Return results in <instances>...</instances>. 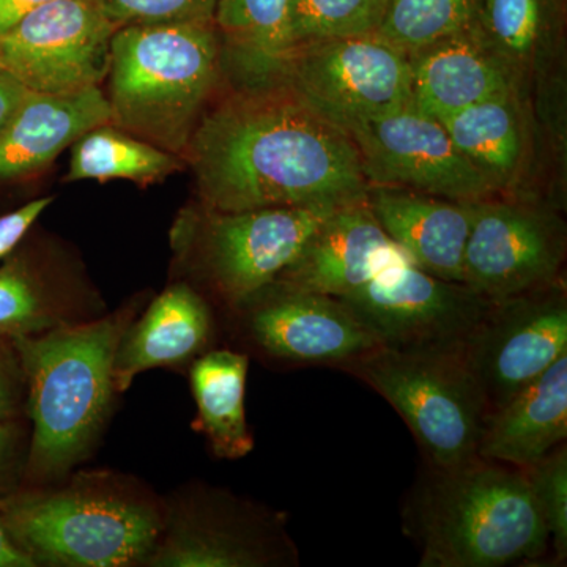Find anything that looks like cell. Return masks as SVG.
<instances>
[{"label":"cell","mask_w":567,"mask_h":567,"mask_svg":"<svg viewBox=\"0 0 567 567\" xmlns=\"http://www.w3.org/2000/svg\"><path fill=\"white\" fill-rule=\"evenodd\" d=\"M192 155L215 213L338 208L368 197L352 137L278 84L251 87L205 115Z\"/></svg>","instance_id":"obj_1"},{"label":"cell","mask_w":567,"mask_h":567,"mask_svg":"<svg viewBox=\"0 0 567 567\" xmlns=\"http://www.w3.org/2000/svg\"><path fill=\"white\" fill-rule=\"evenodd\" d=\"M423 567H503L535 561L548 548L524 468L475 457L427 466L404 513Z\"/></svg>","instance_id":"obj_2"},{"label":"cell","mask_w":567,"mask_h":567,"mask_svg":"<svg viewBox=\"0 0 567 567\" xmlns=\"http://www.w3.org/2000/svg\"><path fill=\"white\" fill-rule=\"evenodd\" d=\"M130 322L128 315H115L11 338L33 423L28 458L32 477L61 476L87 453L110 409L115 354Z\"/></svg>","instance_id":"obj_3"},{"label":"cell","mask_w":567,"mask_h":567,"mask_svg":"<svg viewBox=\"0 0 567 567\" xmlns=\"http://www.w3.org/2000/svg\"><path fill=\"white\" fill-rule=\"evenodd\" d=\"M215 24L122 25L111 43L112 122L181 151L218 76Z\"/></svg>","instance_id":"obj_4"},{"label":"cell","mask_w":567,"mask_h":567,"mask_svg":"<svg viewBox=\"0 0 567 567\" xmlns=\"http://www.w3.org/2000/svg\"><path fill=\"white\" fill-rule=\"evenodd\" d=\"M339 369L393 406L415 436L427 466L451 468L477 457L487 406L465 349L380 346Z\"/></svg>","instance_id":"obj_5"},{"label":"cell","mask_w":567,"mask_h":567,"mask_svg":"<svg viewBox=\"0 0 567 567\" xmlns=\"http://www.w3.org/2000/svg\"><path fill=\"white\" fill-rule=\"evenodd\" d=\"M0 520L35 566L134 565L151 557L162 533L152 507L89 488L0 496Z\"/></svg>","instance_id":"obj_6"},{"label":"cell","mask_w":567,"mask_h":567,"mask_svg":"<svg viewBox=\"0 0 567 567\" xmlns=\"http://www.w3.org/2000/svg\"><path fill=\"white\" fill-rule=\"evenodd\" d=\"M274 84L346 133L357 123L413 106L405 52L375 33L298 44Z\"/></svg>","instance_id":"obj_7"},{"label":"cell","mask_w":567,"mask_h":567,"mask_svg":"<svg viewBox=\"0 0 567 567\" xmlns=\"http://www.w3.org/2000/svg\"><path fill=\"white\" fill-rule=\"evenodd\" d=\"M472 207L465 286L499 301L561 279L567 233L555 208L529 196H496Z\"/></svg>","instance_id":"obj_8"},{"label":"cell","mask_w":567,"mask_h":567,"mask_svg":"<svg viewBox=\"0 0 567 567\" xmlns=\"http://www.w3.org/2000/svg\"><path fill=\"white\" fill-rule=\"evenodd\" d=\"M339 300L380 346L399 350L465 349L492 305L464 282L436 278L410 259Z\"/></svg>","instance_id":"obj_9"},{"label":"cell","mask_w":567,"mask_h":567,"mask_svg":"<svg viewBox=\"0 0 567 567\" xmlns=\"http://www.w3.org/2000/svg\"><path fill=\"white\" fill-rule=\"evenodd\" d=\"M117 29L100 0H52L0 33V70L32 92L95 87L110 73Z\"/></svg>","instance_id":"obj_10"},{"label":"cell","mask_w":567,"mask_h":567,"mask_svg":"<svg viewBox=\"0 0 567 567\" xmlns=\"http://www.w3.org/2000/svg\"><path fill=\"white\" fill-rule=\"evenodd\" d=\"M567 353V290L563 279L492 301L465 346L487 416Z\"/></svg>","instance_id":"obj_11"},{"label":"cell","mask_w":567,"mask_h":567,"mask_svg":"<svg viewBox=\"0 0 567 567\" xmlns=\"http://www.w3.org/2000/svg\"><path fill=\"white\" fill-rule=\"evenodd\" d=\"M347 134L369 185L398 186L458 203L496 197L445 125L413 106L357 123Z\"/></svg>","instance_id":"obj_12"},{"label":"cell","mask_w":567,"mask_h":567,"mask_svg":"<svg viewBox=\"0 0 567 567\" xmlns=\"http://www.w3.org/2000/svg\"><path fill=\"white\" fill-rule=\"evenodd\" d=\"M334 208L274 207L212 212L204 235L205 260L224 297L241 305L275 282L298 259Z\"/></svg>","instance_id":"obj_13"},{"label":"cell","mask_w":567,"mask_h":567,"mask_svg":"<svg viewBox=\"0 0 567 567\" xmlns=\"http://www.w3.org/2000/svg\"><path fill=\"white\" fill-rule=\"evenodd\" d=\"M248 306L249 333L278 360L297 364L342 365L380 347L339 298L275 281L254 293Z\"/></svg>","instance_id":"obj_14"},{"label":"cell","mask_w":567,"mask_h":567,"mask_svg":"<svg viewBox=\"0 0 567 567\" xmlns=\"http://www.w3.org/2000/svg\"><path fill=\"white\" fill-rule=\"evenodd\" d=\"M470 31L532 111L565 100V0H481Z\"/></svg>","instance_id":"obj_15"},{"label":"cell","mask_w":567,"mask_h":567,"mask_svg":"<svg viewBox=\"0 0 567 567\" xmlns=\"http://www.w3.org/2000/svg\"><path fill=\"white\" fill-rule=\"evenodd\" d=\"M404 259L410 257L388 237L363 199L328 213L276 281L341 298Z\"/></svg>","instance_id":"obj_16"},{"label":"cell","mask_w":567,"mask_h":567,"mask_svg":"<svg viewBox=\"0 0 567 567\" xmlns=\"http://www.w3.org/2000/svg\"><path fill=\"white\" fill-rule=\"evenodd\" d=\"M365 199L388 237L416 267L446 281L464 282L473 203L382 185H369Z\"/></svg>","instance_id":"obj_17"},{"label":"cell","mask_w":567,"mask_h":567,"mask_svg":"<svg viewBox=\"0 0 567 567\" xmlns=\"http://www.w3.org/2000/svg\"><path fill=\"white\" fill-rule=\"evenodd\" d=\"M112 122L100 85L71 93L28 91L0 132V181L35 173L96 126Z\"/></svg>","instance_id":"obj_18"},{"label":"cell","mask_w":567,"mask_h":567,"mask_svg":"<svg viewBox=\"0 0 567 567\" xmlns=\"http://www.w3.org/2000/svg\"><path fill=\"white\" fill-rule=\"evenodd\" d=\"M535 122L529 104L507 92L451 115L443 125L496 196H524Z\"/></svg>","instance_id":"obj_19"},{"label":"cell","mask_w":567,"mask_h":567,"mask_svg":"<svg viewBox=\"0 0 567 567\" xmlns=\"http://www.w3.org/2000/svg\"><path fill=\"white\" fill-rule=\"evenodd\" d=\"M406 59L413 107L442 123L473 104L514 92L472 31L425 44Z\"/></svg>","instance_id":"obj_20"},{"label":"cell","mask_w":567,"mask_h":567,"mask_svg":"<svg viewBox=\"0 0 567 567\" xmlns=\"http://www.w3.org/2000/svg\"><path fill=\"white\" fill-rule=\"evenodd\" d=\"M566 439L567 353L487 416L477 457L527 468Z\"/></svg>","instance_id":"obj_21"},{"label":"cell","mask_w":567,"mask_h":567,"mask_svg":"<svg viewBox=\"0 0 567 567\" xmlns=\"http://www.w3.org/2000/svg\"><path fill=\"white\" fill-rule=\"evenodd\" d=\"M289 550L270 524L234 506L183 522L148 559L169 567H260L286 561Z\"/></svg>","instance_id":"obj_22"},{"label":"cell","mask_w":567,"mask_h":567,"mask_svg":"<svg viewBox=\"0 0 567 567\" xmlns=\"http://www.w3.org/2000/svg\"><path fill=\"white\" fill-rule=\"evenodd\" d=\"M210 311L185 284L164 290L141 322L123 334L114 363V390L125 391L134 377L159 365L183 363L210 336Z\"/></svg>","instance_id":"obj_23"},{"label":"cell","mask_w":567,"mask_h":567,"mask_svg":"<svg viewBox=\"0 0 567 567\" xmlns=\"http://www.w3.org/2000/svg\"><path fill=\"white\" fill-rule=\"evenodd\" d=\"M248 365V357L233 350H213L193 365L196 427L207 435L215 456L226 461L245 457L254 447L245 410Z\"/></svg>","instance_id":"obj_24"},{"label":"cell","mask_w":567,"mask_h":567,"mask_svg":"<svg viewBox=\"0 0 567 567\" xmlns=\"http://www.w3.org/2000/svg\"><path fill=\"white\" fill-rule=\"evenodd\" d=\"M290 0H218L216 31L223 33L251 87L274 84L292 51Z\"/></svg>","instance_id":"obj_25"},{"label":"cell","mask_w":567,"mask_h":567,"mask_svg":"<svg viewBox=\"0 0 567 567\" xmlns=\"http://www.w3.org/2000/svg\"><path fill=\"white\" fill-rule=\"evenodd\" d=\"M177 167V159L162 148L102 125L85 133L74 144L66 182L87 178L153 181L174 173Z\"/></svg>","instance_id":"obj_26"},{"label":"cell","mask_w":567,"mask_h":567,"mask_svg":"<svg viewBox=\"0 0 567 567\" xmlns=\"http://www.w3.org/2000/svg\"><path fill=\"white\" fill-rule=\"evenodd\" d=\"M481 0H386L375 35L398 50H420L454 33L470 31Z\"/></svg>","instance_id":"obj_27"},{"label":"cell","mask_w":567,"mask_h":567,"mask_svg":"<svg viewBox=\"0 0 567 567\" xmlns=\"http://www.w3.org/2000/svg\"><path fill=\"white\" fill-rule=\"evenodd\" d=\"M386 0H290L292 48L309 41L372 35L385 13Z\"/></svg>","instance_id":"obj_28"},{"label":"cell","mask_w":567,"mask_h":567,"mask_svg":"<svg viewBox=\"0 0 567 567\" xmlns=\"http://www.w3.org/2000/svg\"><path fill=\"white\" fill-rule=\"evenodd\" d=\"M537 511L554 546L557 561L567 557V450L566 443L524 468Z\"/></svg>","instance_id":"obj_29"},{"label":"cell","mask_w":567,"mask_h":567,"mask_svg":"<svg viewBox=\"0 0 567 567\" xmlns=\"http://www.w3.org/2000/svg\"><path fill=\"white\" fill-rule=\"evenodd\" d=\"M61 323L31 276L18 267L0 270V334L43 333Z\"/></svg>","instance_id":"obj_30"},{"label":"cell","mask_w":567,"mask_h":567,"mask_svg":"<svg viewBox=\"0 0 567 567\" xmlns=\"http://www.w3.org/2000/svg\"><path fill=\"white\" fill-rule=\"evenodd\" d=\"M107 17L117 24H215L218 0H100Z\"/></svg>","instance_id":"obj_31"},{"label":"cell","mask_w":567,"mask_h":567,"mask_svg":"<svg viewBox=\"0 0 567 567\" xmlns=\"http://www.w3.org/2000/svg\"><path fill=\"white\" fill-rule=\"evenodd\" d=\"M28 402L20 354L9 336L0 334V423L17 421Z\"/></svg>","instance_id":"obj_32"},{"label":"cell","mask_w":567,"mask_h":567,"mask_svg":"<svg viewBox=\"0 0 567 567\" xmlns=\"http://www.w3.org/2000/svg\"><path fill=\"white\" fill-rule=\"evenodd\" d=\"M54 197H40L18 210L0 216V260L9 256L22 240L41 213L47 210Z\"/></svg>","instance_id":"obj_33"},{"label":"cell","mask_w":567,"mask_h":567,"mask_svg":"<svg viewBox=\"0 0 567 567\" xmlns=\"http://www.w3.org/2000/svg\"><path fill=\"white\" fill-rule=\"evenodd\" d=\"M21 431L17 421L0 423V496L7 495V487L17 473L21 453Z\"/></svg>","instance_id":"obj_34"},{"label":"cell","mask_w":567,"mask_h":567,"mask_svg":"<svg viewBox=\"0 0 567 567\" xmlns=\"http://www.w3.org/2000/svg\"><path fill=\"white\" fill-rule=\"evenodd\" d=\"M25 92H28V89L21 82L14 80L6 71L0 70V132L10 121Z\"/></svg>","instance_id":"obj_35"},{"label":"cell","mask_w":567,"mask_h":567,"mask_svg":"<svg viewBox=\"0 0 567 567\" xmlns=\"http://www.w3.org/2000/svg\"><path fill=\"white\" fill-rule=\"evenodd\" d=\"M52 0H0V33L9 31L25 14Z\"/></svg>","instance_id":"obj_36"},{"label":"cell","mask_w":567,"mask_h":567,"mask_svg":"<svg viewBox=\"0 0 567 567\" xmlns=\"http://www.w3.org/2000/svg\"><path fill=\"white\" fill-rule=\"evenodd\" d=\"M32 561L24 551L11 540L9 533L0 520V567H33Z\"/></svg>","instance_id":"obj_37"}]
</instances>
